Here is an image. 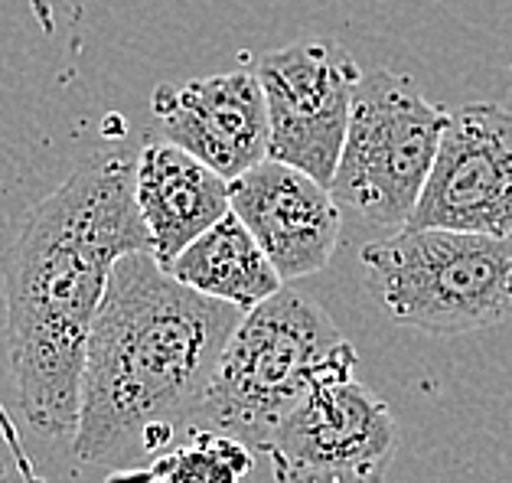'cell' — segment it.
<instances>
[{"label":"cell","instance_id":"1","mask_svg":"<svg viewBox=\"0 0 512 483\" xmlns=\"http://www.w3.org/2000/svg\"><path fill=\"white\" fill-rule=\"evenodd\" d=\"M137 151L98 147L30 213L4 262L7 353L33 431L76 435L85 346L118 258L154 252L137 209Z\"/></svg>","mask_w":512,"mask_h":483},{"label":"cell","instance_id":"2","mask_svg":"<svg viewBox=\"0 0 512 483\" xmlns=\"http://www.w3.org/2000/svg\"><path fill=\"white\" fill-rule=\"evenodd\" d=\"M239 320V307L186 288L154 252L118 258L85 346L79 461L115 467L173 448Z\"/></svg>","mask_w":512,"mask_h":483},{"label":"cell","instance_id":"3","mask_svg":"<svg viewBox=\"0 0 512 483\" xmlns=\"http://www.w3.org/2000/svg\"><path fill=\"white\" fill-rule=\"evenodd\" d=\"M356 369L353 343L330 314L314 297L281 288L242 314L186 435L219 431L265 451L274 428L310 389L356 376Z\"/></svg>","mask_w":512,"mask_h":483},{"label":"cell","instance_id":"4","mask_svg":"<svg viewBox=\"0 0 512 483\" xmlns=\"http://www.w3.org/2000/svg\"><path fill=\"white\" fill-rule=\"evenodd\" d=\"M362 278L402 327L437 337L512 320V239L457 229H395L359 252Z\"/></svg>","mask_w":512,"mask_h":483},{"label":"cell","instance_id":"5","mask_svg":"<svg viewBox=\"0 0 512 483\" xmlns=\"http://www.w3.org/2000/svg\"><path fill=\"white\" fill-rule=\"evenodd\" d=\"M451 111L431 105L408 76L376 69L362 76L340 167L336 203L372 226L405 229L431 177Z\"/></svg>","mask_w":512,"mask_h":483},{"label":"cell","instance_id":"6","mask_svg":"<svg viewBox=\"0 0 512 483\" xmlns=\"http://www.w3.org/2000/svg\"><path fill=\"white\" fill-rule=\"evenodd\" d=\"M398 425L356 376L310 389L268 441L278 483H382L395 461Z\"/></svg>","mask_w":512,"mask_h":483},{"label":"cell","instance_id":"7","mask_svg":"<svg viewBox=\"0 0 512 483\" xmlns=\"http://www.w3.org/2000/svg\"><path fill=\"white\" fill-rule=\"evenodd\" d=\"M274 160L333 183L362 82L353 53L336 40H297L258 59Z\"/></svg>","mask_w":512,"mask_h":483},{"label":"cell","instance_id":"8","mask_svg":"<svg viewBox=\"0 0 512 483\" xmlns=\"http://www.w3.org/2000/svg\"><path fill=\"white\" fill-rule=\"evenodd\" d=\"M408 229L512 239V111L470 102L451 111Z\"/></svg>","mask_w":512,"mask_h":483},{"label":"cell","instance_id":"9","mask_svg":"<svg viewBox=\"0 0 512 483\" xmlns=\"http://www.w3.org/2000/svg\"><path fill=\"white\" fill-rule=\"evenodd\" d=\"M151 111L167 141L180 144L226 180L242 177L271 154L265 89L248 69L157 85Z\"/></svg>","mask_w":512,"mask_h":483},{"label":"cell","instance_id":"10","mask_svg":"<svg viewBox=\"0 0 512 483\" xmlns=\"http://www.w3.org/2000/svg\"><path fill=\"white\" fill-rule=\"evenodd\" d=\"M229 193L232 209L268 252L284 284L317 275L330 265L340 245L343 206L327 183L268 157L229 180Z\"/></svg>","mask_w":512,"mask_h":483},{"label":"cell","instance_id":"11","mask_svg":"<svg viewBox=\"0 0 512 483\" xmlns=\"http://www.w3.org/2000/svg\"><path fill=\"white\" fill-rule=\"evenodd\" d=\"M134 193L164 268L232 209L229 180L173 141H151L137 151Z\"/></svg>","mask_w":512,"mask_h":483},{"label":"cell","instance_id":"12","mask_svg":"<svg viewBox=\"0 0 512 483\" xmlns=\"http://www.w3.org/2000/svg\"><path fill=\"white\" fill-rule=\"evenodd\" d=\"M167 271L186 288L239 307L242 314L284 288L281 271L235 209L186 245Z\"/></svg>","mask_w":512,"mask_h":483},{"label":"cell","instance_id":"13","mask_svg":"<svg viewBox=\"0 0 512 483\" xmlns=\"http://www.w3.org/2000/svg\"><path fill=\"white\" fill-rule=\"evenodd\" d=\"M255 451L219 431H193L183 444L157 454L144 470H118L108 483H245Z\"/></svg>","mask_w":512,"mask_h":483},{"label":"cell","instance_id":"14","mask_svg":"<svg viewBox=\"0 0 512 483\" xmlns=\"http://www.w3.org/2000/svg\"><path fill=\"white\" fill-rule=\"evenodd\" d=\"M0 435H4L7 448H10V457H14V464H17V470H20V480H23V483H46L40 474H36V467H33V461L27 457V451H23V441H20L17 428H14V421H10V415H7V408H4V405H0Z\"/></svg>","mask_w":512,"mask_h":483},{"label":"cell","instance_id":"15","mask_svg":"<svg viewBox=\"0 0 512 483\" xmlns=\"http://www.w3.org/2000/svg\"><path fill=\"white\" fill-rule=\"evenodd\" d=\"M10 480V470H7V461H4V454H0V483H7Z\"/></svg>","mask_w":512,"mask_h":483}]
</instances>
